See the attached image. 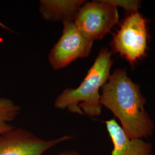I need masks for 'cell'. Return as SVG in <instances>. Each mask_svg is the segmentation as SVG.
<instances>
[{
    "label": "cell",
    "mask_w": 155,
    "mask_h": 155,
    "mask_svg": "<svg viewBox=\"0 0 155 155\" xmlns=\"http://www.w3.org/2000/svg\"><path fill=\"white\" fill-rule=\"evenodd\" d=\"M20 107L12 100L0 98V134L8 132L15 127L11 122L16 119Z\"/></svg>",
    "instance_id": "obj_9"
},
{
    "label": "cell",
    "mask_w": 155,
    "mask_h": 155,
    "mask_svg": "<svg viewBox=\"0 0 155 155\" xmlns=\"http://www.w3.org/2000/svg\"><path fill=\"white\" fill-rule=\"evenodd\" d=\"M109 3L117 7H121L129 15L138 12V9L140 7V1L137 0H106Z\"/></svg>",
    "instance_id": "obj_10"
},
{
    "label": "cell",
    "mask_w": 155,
    "mask_h": 155,
    "mask_svg": "<svg viewBox=\"0 0 155 155\" xmlns=\"http://www.w3.org/2000/svg\"><path fill=\"white\" fill-rule=\"evenodd\" d=\"M61 38L51 50L48 61L53 69L65 68L78 59L90 55L93 41L86 38L72 21L63 22Z\"/></svg>",
    "instance_id": "obj_5"
},
{
    "label": "cell",
    "mask_w": 155,
    "mask_h": 155,
    "mask_svg": "<svg viewBox=\"0 0 155 155\" xmlns=\"http://www.w3.org/2000/svg\"><path fill=\"white\" fill-rule=\"evenodd\" d=\"M86 2L84 0H40L39 12L49 21H74L78 12Z\"/></svg>",
    "instance_id": "obj_8"
},
{
    "label": "cell",
    "mask_w": 155,
    "mask_h": 155,
    "mask_svg": "<svg viewBox=\"0 0 155 155\" xmlns=\"http://www.w3.org/2000/svg\"><path fill=\"white\" fill-rule=\"evenodd\" d=\"M55 155H80L77 152H74V151H68V152H63L59 154H57Z\"/></svg>",
    "instance_id": "obj_11"
},
{
    "label": "cell",
    "mask_w": 155,
    "mask_h": 155,
    "mask_svg": "<svg viewBox=\"0 0 155 155\" xmlns=\"http://www.w3.org/2000/svg\"><path fill=\"white\" fill-rule=\"evenodd\" d=\"M111 57V52L107 48L100 50L93 64L77 88H67L58 96L54 102L56 108L66 109L80 115H101L102 106L100 102V90L110 75L113 63Z\"/></svg>",
    "instance_id": "obj_2"
},
{
    "label": "cell",
    "mask_w": 155,
    "mask_h": 155,
    "mask_svg": "<svg viewBox=\"0 0 155 155\" xmlns=\"http://www.w3.org/2000/svg\"><path fill=\"white\" fill-rule=\"evenodd\" d=\"M117 8L106 0L86 2L78 12L74 23L83 35L94 41L103 39L118 21Z\"/></svg>",
    "instance_id": "obj_4"
},
{
    "label": "cell",
    "mask_w": 155,
    "mask_h": 155,
    "mask_svg": "<svg viewBox=\"0 0 155 155\" xmlns=\"http://www.w3.org/2000/svg\"><path fill=\"white\" fill-rule=\"evenodd\" d=\"M72 139L69 135L51 140L40 139L22 128L0 134V155H43L56 145Z\"/></svg>",
    "instance_id": "obj_6"
},
{
    "label": "cell",
    "mask_w": 155,
    "mask_h": 155,
    "mask_svg": "<svg viewBox=\"0 0 155 155\" xmlns=\"http://www.w3.org/2000/svg\"><path fill=\"white\" fill-rule=\"evenodd\" d=\"M148 38L147 20L136 12L125 18L111 45L114 52L133 65L146 56Z\"/></svg>",
    "instance_id": "obj_3"
},
{
    "label": "cell",
    "mask_w": 155,
    "mask_h": 155,
    "mask_svg": "<svg viewBox=\"0 0 155 155\" xmlns=\"http://www.w3.org/2000/svg\"><path fill=\"white\" fill-rule=\"evenodd\" d=\"M113 144L111 155H152L151 145L141 139H130L115 119L106 121Z\"/></svg>",
    "instance_id": "obj_7"
},
{
    "label": "cell",
    "mask_w": 155,
    "mask_h": 155,
    "mask_svg": "<svg viewBox=\"0 0 155 155\" xmlns=\"http://www.w3.org/2000/svg\"><path fill=\"white\" fill-rule=\"evenodd\" d=\"M101 90V105L118 118L130 139H141L152 134L154 124L144 108L145 98L139 85L127 77L125 70H116Z\"/></svg>",
    "instance_id": "obj_1"
},
{
    "label": "cell",
    "mask_w": 155,
    "mask_h": 155,
    "mask_svg": "<svg viewBox=\"0 0 155 155\" xmlns=\"http://www.w3.org/2000/svg\"><path fill=\"white\" fill-rule=\"evenodd\" d=\"M0 27H1V28L5 29L7 30V31H10V32H12V30H11V29H10V28H8L6 25H5V24H4L3 23H2L1 22H0Z\"/></svg>",
    "instance_id": "obj_12"
}]
</instances>
